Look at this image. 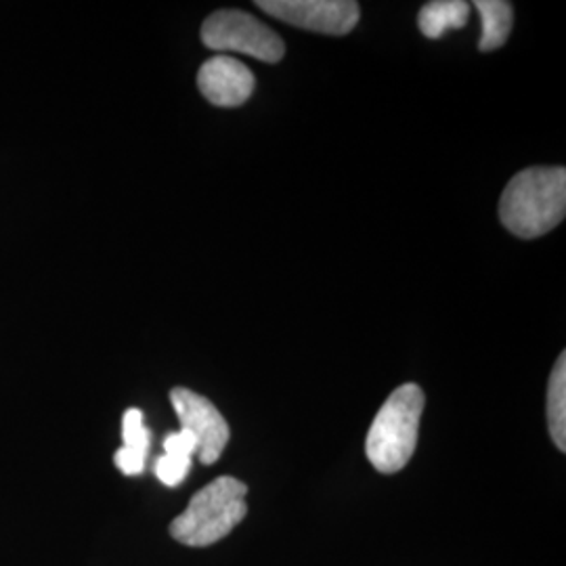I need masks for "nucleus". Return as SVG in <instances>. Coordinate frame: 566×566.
Wrapping results in <instances>:
<instances>
[{
  "label": "nucleus",
  "instance_id": "nucleus-8",
  "mask_svg": "<svg viewBox=\"0 0 566 566\" xmlns=\"http://www.w3.org/2000/svg\"><path fill=\"white\" fill-rule=\"evenodd\" d=\"M470 18V4L464 0H434L426 2L418 15L420 32L437 41L447 30H462Z\"/></svg>",
  "mask_w": 566,
  "mask_h": 566
},
{
  "label": "nucleus",
  "instance_id": "nucleus-3",
  "mask_svg": "<svg viewBox=\"0 0 566 566\" xmlns=\"http://www.w3.org/2000/svg\"><path fill=\"white\" fill-rule=\"evenodd\" d=\"M245 493L248 486L233 476L214 479L170 523V535L189 547H208L221 542L245 518Z\"/></svg>",
  "mask_w": 566,
  "mask_h": 566
},
{
  "label": "nucleus",
  "instance_id": "nucleus-12",
  "mask_svg": "<svg viewBox=\"0 0 566 566\" xmlns=\"http://www.w3.org/2000/svg\"><path fill=\"white\" fill-rule=\"evenodd\" d=\"M191 470V460H182V458H172L166 455L156 460V476L163 481L166 486L181 485L185 476Z\"/></svg>",
  "mask_w": 566,
  "mask_h": 566
},
{
  "label": "nucleus",
  "instance_id": "nucleus-11",
  "mask_svg": "<svg viewBox=\"0 0 566 566\" xmlns=\"http://www.w3.org/2000/svg\"><path fill=\"white\" fill-rule=\"evenodd\" d=\"M122 441H124V451L137 455L145 460L147 458V451H149V443H151V434L149 430L143 424V411L142 409H128L124 413V420H122Z\"/></svg>",
  "mask_w": 566,
  "mask_h": 566
},
{
  "label": "nucleus",
  "instance_id": "nucleus-5",
  "mask_svg": "<svg viewBox=\"0 0 566 566\" xmlns=\"http://www.w3.org/2000/svg\"><path fill=\"white\" fill-rule=\"evenodd\" d=\"M256 7L294 28L329 36L353 32L361 15L355 0H259Z\"/></svg>",
  "mask_w": 566,
  "mask_h": 566
},
{
  "label": "nucleus",
  "instance_id": "nucleus-1",
  "mask_svg": "<svg viewBox=\"0 0 566 566\" xmlns=\"http://www.w3.org/2000/svg\"><path fill=\"white\" fill-rule=\"evenodd\" d=\"M566 214V170L563 166H533L507 182L500 200V219L523 240L546 235Z\"/></svg>",
  "mask_w": 566,
  "mask_h": 566
},
{
  "label": "nucleus",
  "instance_id": "nucleus-9",
  "mask_svg": "<svg viewBox=\"0 0 566 566\" xmlns=\"http://www.w3.org/2000/svg\"><path fill=\"white\" fill-rule=\"evenodd\" d=\"M474 7H476V11L481 15V23H483L479 49L481 51L500 49L512 32V21H514L512 4L506 0H476Z\"/></svg>",
  "mask_w": 566,
  "mask_h": 566
},
{
  "label": "nucleus",
  "instance_id": "nucleus-4",
  "mask_svg": "<svg viewBox=\"0 0 566 566\" xmlns=\"http://www.w3.org/2000/svg\"><path fill=\"white\" fill-rule=\"evenodd\" d=\"M202 41L217 53H242L264 63H277L285 44L277 32L245 11H217L203 21Z\"/></svg>",
  "mask_w": 566,
  "mask_h": 566
},
{
  "label": "nucleus",
  "instance_id": "nucleus-13",
  "mask_svg": "<svg viewBox=\"0 0 566 566\" xmlns=\"http://www.w3.org/2000/svg\"><path fill=\"white\" fill-rule=\"evenodd\" d=\"M164 451H166V455H172V458L191 460V455L198 453V443L187 430H179L164 439Z\"/></svg>",
  "mask_w": 566,
  "mask_h": 566
},
{
  "label": "nucleus",
  "instance_id": "nucleus-7",
  "mask_svg": "<svg viewBox=\"0 0 566 566\" xmlns=\"http://www.w3.org/2000/svg\"><path fill=\"white\" fill-rule=\"evenodd\" d=\"M200 93L217 107H238L254 93V74L235 57L214 55L198 72Z\"/></svg>",
  "mask_w": 566,
  "mask_h": 566
},
{
  "label": "nucleus",
  "instance_id": "nucleus-10",
  "mask_svg": "<svg viewBox=\"0 0 566 566\" xmlns=\"http://www.w3.org/2000/svg\"><path fill=\"white\" fill-rule=\"evenodd\" d=\"M547 426L554 446L566 451V353H560L547 385Z\"/></svg>",
  "mask_w": 566,
  "mask_h": 566
},
{
  "label": "nucleus",
  "instance_id": "nucleus-6",
  "mask_svg": "<svg viewBox=\"0 0 566 566\" xmlns=\"http://www.w3.org/2000/svg\"><path fill=\"white\" fill-rule=\"evenodd\" d=\"M170 403L179 416L181 430H187L196 439L200 462L214 464L223 455L231 434L223 413L206 397L189 388H175L170 392Z\"/></svg>",
  "mask_w": 566,
  "mask_h": 566
},
{
  "label": "nucleus",
  "instance_id": "nucleus-2",
  "mask_svg": "<svg viewBox=\"0 0 566 566\" xmlns=\"http://www.w3.org/2000/svg\"><path fill=\"white\" fill-rule=\"evenodd\" d=\"M424 403V390L409 382L399 386L380 407L365 441L367 460L378 472L395 474L409 464L418 447Z\"/></svg>",
  "mask_w": 566,
  "mask_h": 566
}]
</instances>
